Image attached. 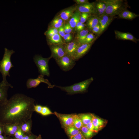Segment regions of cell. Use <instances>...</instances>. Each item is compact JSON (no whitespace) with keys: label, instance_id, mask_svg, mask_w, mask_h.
I'll return each instance as SVG.
<instances>
[{"label":"cell","instance_id":"cell-45","mask_svg":"<svg viewBox=\"0 0 139 139\" xmlns=\"http://www.w3.org/2000/svg\"><path fill=\"white\" fill-rule=\"evenodd\" d=\"M82 24L83 23L80 22V21L77 23L76 25V27H75L76 30L78 32L79 31L80 28Z\"/></svg>","mask_w":139,"mask_h":139},{"label":"cell","instance_id":"cell-25","mask_svg":"<svg viewBox=\"0 0 139 139\" xmlns=\"http://www.w3.org/2000/svg\"><path fill=\"white\" fill-rule=\"evenodd\" d=\"M89 32L88 29H85L78 32L76 38V42L78 44H84L86 37Z\"/></svg>","mask_w":139,"mask_h":139},{"label":"cell","instance_id":"cell-3","mask_svg":"<svg viewBox=\"0 0 139 139\" xmlns=\"http://www.w3.org/2000/svg\"><path fill=\"white\" fill-rule=\"evenodd\" d=\"M93 80V78L91 77L70 86H62L55 85L54 86L60 88L62 90L66 92L68 94L72 95L86 92L90 85Z\"/></svg>","mask_w":139,"mask_h":139},{"label":"cell","instance_id":"cell-17","mask_svg":"<svg viewBox=\"0 0 139 139\" xmlns=\"http://www.w3.org/2000/svg\"><path fill=\"white\" fill-rule=\"evenodd\" d=\"M78 45L76 42L75 41H72L65 45L66 55L74 59Z\"/></svg>","mask_w":139,"mask_h":139},{"label":"cell","instance_id":"cell-19","mask_svg":"<svg viewBox=\"0 0 139 139\" xmlns=\"http://www.w3.org/2000/svg\"><path fill=\"white\" fill-rule=\"evenodd\" d=\"M86 22V26L91 31L93 28L99 24V18L95 15L91 14Z\"/></svg>","mask_w":139,"mask_h":139},{"label":"cell","instance_id":"cell-43","mask_svg":"<svg viewBox=\"0 0 139 139\" xmlns=\"http://www.w3.org/2000/svg\"><path fill=\"white\" fill-rule=\"evenodd\" d=\"M64 25L58 29V33L62 37H63L65 34L64 30Z\"/></svg>","mask_w":139,"mask_h":139},{"label":"cell","instance_id":"cell-44","mask_svg":"<svg viewBox=\"0 0 139 139\" xmlns=\"http://www.w3.org/2000/svg\"><path fill=\"white\" fill-rule=\"evenodd\" d=\"M75 2L78 4L80 5L89 2V1L88 0H75Z\"/></svg>","mask_w":139,"mask_h":139},{"label":"cell","instance_id":"cell-2","mask_svg":"<svg viewBox=\"0 0 139 139\" xmlns=\"http://www.w3.org/2000/svg\"><path fill=\"white\" fill-rule=\"evenodd\" d=\"M14 52L13 50H9L5 48L3 58L0 61V72L2 74L3 79L2 82L9 85L11 88L13 87L7 82L6 77L7 76H10L9 71L11 68L14 67L11 62V57L12 55Z\"/></svg>","mask_w":139,"mask_h":139},{"label":"cell","instance_id":"cell-10","mask_svg":"<svg viewBox=\"0 0 139 139\" xmlns=\"http://www.w3.org/2000/svg\"><path fill=\"white\" fill-rule=\"evenodd\" d=\"M93 42L79 44L76 50L74 60L77 61L83 57L89 50Z\"/></svg>","mask_w":139,"mask_h":139},{"label":"cell","instance_id":"cell-28","mask_svg":"<svg viewBox=\"0 0 139 139\" xmlns=\"http://www.w3.org/2000/svg\"><path fill=\"white\" fill-rule=\"evenodd\" d=\"M65 132L70 139L79 133L80 131L73 125L64 128Z\"/></svg>","mask_w":139,"mask_h":139},{"label":"cell","instance_id":"cell-49","mask_svg":"<svg viewBox=\"0 0 139 139\" xmlns=\"http://www.w3.org/2000/svg\"><path fill=\"white\" fill-rule=\"evenodd\" d=\"M35 139H42L40 134Z\"/></svg>","mask_w":139,"mask_h":139},{"label":"cell","instance_id":"cell-21","mask_svg":"<svg viewBox=\"0 0 139 139\" xmlns=\"http://www.w3.org/2000/svg\"><path fill=\"white\" fill-rule=\"evenodd\" d=\"M48 44L49 45H64L62 37L58 33L54 34L52 36L47 38Z\"/></svg>","mask_w":139,"mask_h":139},{"label":"cell","instance_id":"cell-31","mask_svg":"<svg viewBox=\"0 0 139 139\" xmlns=\"http://www.w3.org/2000/svg\"><path fill=\"white\" fill-rule=\"evenodd\" d=\"M95 38V36L92 33H89L86 37L84 44H89L93 42Z\"/></svg>","mask_w":139,"mask_h":139},{"label":"cell","instance_id":"cell-39","mask_svg":"<svg viewBox=\"0 0 139 139\" xmlns=\"http://www.w3.org/2000/svg\"><path fill=\"white\" fill-rule=\"evenodd\" d=\"M89 130L95 133H97L96 132L94 126L92 122H91L85 126Z\"/></svg>","mask_w":139,"mask_h":139},{"label":"cell","instance_id":"cell-5","mask_svg":"<svg viewBox=\"0 0 139 139\" xmlns=\"http://www.w3.org/2000/svg\"><path fill=\"white\" fill-rule=\"evenodd\" d=\"M51 58L50 56L48 58H44L40 55L34 56L33 57L34 62L37 67L40 74L48 76H50L48 62Z\"/></svg>","mask_w":139,"mask_h":139},{"label":"cell","instance_id":"cell-16","mask_svg":"<svg viewBox=\"0 0 139 139\" xmlns=\"http://www.w3.org/2000/svg\"><path fill=\"white\" fill-rule=\"evenodd\" d=\"M115 37L117 39L128 40L136 42L138 40L132 34L129 32H124L115 30Z\"/></svg>","mask_w":139,"mask_h":139},{"label":"cell","instance_id":"cell-38","mask_svg":"<svg viewBox=\"0 0 139 139\" xmlns=\"http://www.w3.org/2000/svg\"><path fill=\"white\" fill-rule=\"evenodd\" d=\"M37 136L32 133L29 134H25L22 139H35Z\"/></svg>","mask_w":139,"mask_h":139},{"label":"cell","instance_id":"cell-15","mask_svg":"<svg viewBox=\"0 0 139 139\" xmlns=\"http://www.w3.org/2000/svg\"><path fill=\"white\" fill-rule=\"evenodd\" d=\"M92 122L97 133L105 127L107 121V120L93 115Z\"/></svg>","mask_w":139,"mask_h":139},{"label":"cell","instance_id":"cell-22","mask_svg":"<svg viewBox=\"0 0 139 139\" xmlns=\"http://www.w3.org/2000/svg\"><path fill=\"white\" fill-rule=\"evenodd\" d=\"M118 15L120 18L128 20H133L138 16V15L127 9L123 11Z\"/></svg>","mask_w":139,"mask_h":139},{"label":"cell","instance_id":"cell-14","mask_svg":"<svg viewBox=\"0 0 139 139\" xmlns=\"http://www.w3.org/2000/svg\"><path fill=\"white\" fill-rule=\"evenodd\" d=\"M10 86L2 82L0 83V106L3 105L7 102V91Z\"/></svg>","mask_w":139,"mask_h":139},{"label":"cell","instance_id":"cell-11","mask_svg":"<svg viewBox=\"0 0 139 139\" xmlns=\"http://www.w3.org/2000/svg\"><path fill=\"white\" fill-rule=\"evenodd\" d=\"M114 17L110 16L105 13L98 17L99 24L100 27V35L106 30L113 20Z\"/></svg>","mask_w":139,"mask_h":139},{"label":"cell","instance_id":"cell-4","mask_svg":"<svg viewBox=\"0 0 139 139\" xmlns=\"http://www.w3.org/2000/svg\"><path fill=\"white\" fill-rule=\"evenodd\" d=\"M106 6L105 13L115 17L123 10L127 5L123 0H103Z\"/></svg>","mask_w":139,"mask_h":139},{"label":"cell","instance_id":"cell-48","mask_svg":"<svg viewBox=\"0 0 139 139\" xmlns=\"http://www.w3.org/2000/svg\"><path fill=\"white\" fill-rule=\"evenodd\" d=\"M86 26V24L83 23L80 28L79 31L83 30L85 29V28Z\"/></svg>","mask_w":139,"mask_h":139},{"label":"cell","instance_id":"cell-42","mask_svg":"<svg viewBox=\"0 0 139 139\" xmlns=\"http://www.w3.org/2000/svg\"><path fill=\"white\" fill-rule=\"evenodd\" d=\"M46 31L49 33H53L54 34L58 33V29L55 28H49Z\"/></svg>","mask_w":139,"mask_h":139},{"label":"cell","instance_id":"cell-6","mask_svg":"<svg viewBox=\"0 0 139 139\" xmlns=\"http://www.w3.org/2000/svg\"><path fill=\"white\" fill-rule=\"evenodd\" d=\"M55 60L60 68L65 72L72 69L76 64L74 59L66 55Z\"/></svg>","mask_w":139,"mask_h":139},{"label":"cell","instance_id":"cell-13","mask_svg":"<svg viewBox=\"0 0 139 139\" xmlns=\"http://www.w3.org/2000/svg\"><path fill=\"white\" fill-rule=\"evenodd\" d=\"M3 124L4 127V134L6 136L13 137L20 127L19 125L15 124L6 123Z\"/></svg>","mask_w":139,"mask_h":139},{"label":"cell","instance_id":"cell-7","mask_svg":"<svg viewBox=\"0 0 139 139\" xmlns=\"http://www.w3.org/2000/svg\"><path fill=\"white\" fill-rule=\"evenodd\" d=\"M44 75L40 74L36 79H29L26 83L28 89L35 88L38 86L41 83H44L48 85V88H53L55 85H52L47 79L44 78Z\"/></svg>","mask_w":139,"mask_h":139},{"label":"cell","instance_id":"cell-30","mask_svg":"<svg viewBox=\"0 0 139 139\" xmlns=\"http://www.w3.org/2000/svg\"><path fill=\"white\" fill-rule=\"evenodd\" d=\"M73 125L80 130L83 126L82 123L78 115H74Z\"/></svg>","mask_w":139,"mask_h":139},{"label":"cell","instance_id":"cell-36","mask_svg":"<svg viewBox=\"0 0 139 139\" xmlns=\"http://www.w3.org/2000/svg\"><path fill=\"white\" fill-rule=\"evenodd\" d=\"M93 33L96 34L100 35V27L99 24L97 26L93 28L91 31Z\"/></svg>","mask_w":139,"mask_h":139},{"label":"cell","instance_id":"cell-27","mask_svg":"<svg viewBox=\"0 0 139 139\" xmlns=\"http://www.w3.org/2000/svg\"><path fill=\"white\" fill-rule=\"evenodd\" d=\"M80 131L85 139H91L97 134L89 130L85 126H83Z\"/></svg>","mask_w":139,"mask_h":139},{"label":"cell","instance_id":"cell-50","mask_svg":"<svg viewBox=\"0 0 139 139\" xmlns=\"http://www.w3.org/2000/svg\"><path fill=\"white\" fill-rule=\"evenodd\" d=\"M0 123H1L0 122Z\"/></svg>","mask_w":139,"mask_h":139},{"label":"cell","instance_id":"cell-46","mask_svg":"<svg viewBox=\"0 0 139 139\" xmlns=\"http://www.w3.org/2000/svg\"><path fill=\"white\" fill-rule=\"evenodd\" d=\"M4 127L3 125V124H0V135H2L3 134H4Z\"/></svg>","mask_w":139,"mask_h":139},{"label":"cell","instance_id":"cell-35","mask_svg":"<svg viewBox=\"0 0 139 139\" xmlns=\"http://www.w3.org/2000/svg\"><path fill=\"white\" fill-rule=\"evenodd\" d=\"M64 32L65 34L70 33L73 29L68 23L64 24Z\"/></svg>","mask_w":139,"mask_h":139},{"label":"cell","instance_id":"cell-26","mask_svg":"<svg viewBox=\"0 0 139 139\" xmlns=\"http://www.w3.org/2000/svg\"><path fill=\"white\" fill-rule=\"evenodd\" d=\"M93 114L91 113L81 114L78 115L83 126L92 122Z\"/></svg>","mask_w":139,"mask_h":139},{"label":"cell","instance_id":"cell-32","mask_svg":"<svg viewBox=\"0 0 139 139\" xmlns=\"http://www.w3.org/2000/svg\"><path fill=\"white\" fill-rule=\"evenodd\" d=\"M25 134L21 130L19 127L17 131L15 132L12 139H22Z\"/></svg>","mask_w":139,"mask_h":139},{"label":"cell","instance_id":"cell-18","mask_svg":"<svg viewBox=\"0 0 139 139\" xmlns=\"http://www.w3.org/2000/svg\"><path fill=\"white\" fill-rule=\"evenodd\" d=\"M95 2H88L79 5L77 7V11L81 13H85L92 14L93 12Z\"/></svg>","mask_w":139,"mask_h":139},{"label":"cell","instance_id":"cell-9","mask_svg":"<svg viewBox=\"0 0 139 139\" xmlns=\"http://www.w3.org/2000/svg\"><path fill=\"white\" fill-rule=\"evenodd\" d=\"M49 45L51 52V55L50 56L51 58L53 57L56 60L66 55L65 45Z\"/></svg>","mask_w":139,"mask_h":139},{"label":"cell","instance_id":"cell-40","mask_svg":"<svg viewBox=\"0 0 139 139\" xmlns=\"http://www.w3.org/2000/svg\"><path fill=\"white\" fill-rule=\"evenodd\" d=\"M42 106L39 105H36L34 106V111L39 114H40L42 109Z\"/></svg>","mask_w":139,"mask_h":139},{"label":"cell","instance_id":"cell-1","mask_svg":"<svg viewBox=\"0 0 139 139\" xmlns=\"http://www.w3.org/2000/svg\"><path fill=\"white\" fill-rule=\"evenodd\" d=\"M35 100L21 93L12 96L5 104L0 106V122L20 126L31 118Z\"/></svg>","mask_w":139,"mask_h":139},{"label":"cell","instance_id":"cell-33","mask_svg":"<svg viewBox=\"0 0 139 139\" xmlns=\"http://www.w3.org/2000/svg\"><path fill=\"white\" fill-rule=\"evenodd\" d=\"M40 114L43 116H46L51 114H54V113L52 112L48 107L46 106L42 107Z\"/></svg>","mask_w":139,"mask_h":139},{"label":"cell","instance_id":"cell-24","mask_svg":"<svg viewBox=\"0 0 139 139\" xmlns=\"http://www.w3.org/2000/svg\"><path fill=\"white\" fill-rule=\"evenodd\" d=\"M81 14L77 10L75 11L69 20L68 23L73 29L75 28L76 24L80 21Z\"/></svg>","mask_w":139,"mask_h":139},{"label":"cell","instance_id":"cell-8","mask_svg":"<svg viewBox=\"0 0 139 139\" xmlns=\"http://www.w3.org/2000/svg\"><path fill=\"white\" fill-rule=\"evenodd\" d=\"M54 113L59 119L63 128L73 125L75 114H62L56 112Z\"/></svg>","mask_w":139,"mask_h":139},{"label":"cell","instance_id":"cell-12","mask_svg":"<svg viewBox=\"0 0 139 139\" xmlns=\"http://www.w3.org/2000/svg\"><path fill=\"white\" fill-rule=\"evenodd\" d=\"M106 8V4L103 0L97 1L95 2L94 10L92 14L99 17L105 13Z\"/></svg>","mask_w":139,"mask_h":139},{"label":"cell","instance_id":"cell-41","mask_svg":"<svg viewBox=\"0 0 139 139\" xmlns=\"http://www.w3.org/2000/svg\"><path fill=\"white\" fill-rule=\"evenodd\" d=\"M70 139H85L80 132L75 135L72 137Z\"/></svg>","mask_w":139,"mask_h":139},{"label":"cell","instance_id":"cell-34","mask_svg":"<svg viewBox=\"0 0 139 139\" xmlns=\"http://www.w3.org/2000/svg\"><path fill=\"white\" fill-rule=\"evenodd\" d=\"M91 14L87 13H81L80 21L83 23L86 22Z\"/></svg>","mask_w":139,"mask_h":139},{"label":"cell","instance_id":"cell-37","mask_svg":"<svg viewBox=\"0 0 139 139\" xmlns=\"http://www.w3.org/2000/svg\"><path fill=\"white\" fill-rule=\"evenodd\" d=\"M63 38L65 42L68 43L70 42L73 38L70 33L65 34Z\"/></svg>","mask_w":139,"mask_h":139},{"label":"cell","instance_id":"cell-47","mask_svg":"<svg viewBox=\"0 0 139 139\" xmlns=\"http://www.w3.org/2000/svg\"><path fill=\"white\" fill-rule=\"evenodd\" d=\"M0 139H12V138L10 136H3L2 135H0Z\"/></svg>","mask_w":139,"mask_h":139},{"label":"cell","instance_id":"cell-29","mask_svg":"<svg viewBox=\"0 0 139 139\" xmlns=\"http://www.w3.org/2000/svg\"><path fill=\"white\" fill-rule=\"evenodd\" d=\"M64 21L59 17H55L51 22L49 28L58 29L64 25Z\"/></svg>","mask_w":139,"mask_h":139},{"label":"cell","instance_id":"cell-23","mask_svg":"<svg viewBox=\"0 0 139 139\" xmlns=\"http://www.w3.org/2000/svg\"><path fill=\"white\" fill-rule=\"evenodd\" d=\"M32 121L31 118L25 122L20 126L21 130L25 134H29L31 132Z\"/></svg>","mask_w":139,"mask_h":139},{"label":"cell","instance_id":"cell-20","mask_svg":"<svg viewBox=\"0 0 139 139\" xmlns=\"http://www.w3.org/2000/svg\"><path fill=\"white\" fill-rule=\"evenodd\" d=\"M74 7H70L63 10L60 14L59 17L64 21L68 20L70 19L75 11Z\"/></svg>","mask_w":139,"mask_h":139}]
</instances>
